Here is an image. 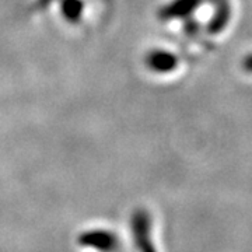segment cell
Segmentation results:
<instances>
[{"instance_id": "6da1fadb", "label": "cell", "mask_w": 252, "mask_h": 252, "mask_svg": "<svg viewBox=\"0 0 252 252\" xmlns=\"http://www.w3.org/2000/svg\"><path fill=\"white\" fill-rule=\"evenodd\" d=\"M153 220L146 209H136L130 217V233L137 252H158L152 238Z\"/></svg>"}, {"instance_id": "7a4b0ae2", "label": "cell", "mask_w": 252, "mask_h": 252, "mask_svg": "<svg viewBox=\"0 0 252 252\" xmlns=\"http://www.w3.org/2000/svg\"><path fill=\"white\" fill-rule=\"evenodd\" d=\"M77 243L83 248H91L98 252H117L121 248L119 237L104 228H94L81 233Z\"/></svg>"}, {"instance_id": "3957f363", "label": "cell", "mask_w": 252, "mask_h": 252, "mask_svg": "<svg viewBox=\"0 0 252 252\" xmlns=\"http://www.w3.org/2000/svg\"><path fill=\"white\" fill-rule=\"evenodd\" d=\"M149 67L157 73H167L174 70L178 64V58L168 51L156 49L147 58Z\"/></svg>"}, {"instance_id": "277c9868", "label": "cell", "mask_w": 252, "mask_h": 252, "mask_svg": "<svg viewBox=\"0 0 252 252\" xmlns=\"http://www.w3.org/2000/svg\"><path fill=\"white\" fill-rule=\"evenodd\" d=\"M200 1L202 0H174L162 9L161 17L165 20L185 17L198 7Z\"/></svg>"}, {"instance_id": "5b68a950", "label": "cell", "mask_w": 252, "mask_h": 252, "mask_svg": "<svg viewBox=\"0 0 252 252\" xmlns=\"http://www.w3.org/2000/svg\"><path fill=\"white\" fill-rule=\"evenodd\" d=\"M216 4V14L210 21V31L219 32L227 26V21L230 18V4L228 0H213Z\"/></svg>"}, {"instance_id": "8992f818", "label": "cell", "mask_w": 252, "mask_h": 252, "mask_svg": "<svg viewBox=\"0 0 252 252\" xmlns=\"http://www.w3.org/2000/svg\"><path fill=\"white\" fill-rule=\"evenodd\" d=\"M243 67H244V70H247V72L252 73V54L248 55V56H247V58L244 59Z\"/></svg>"}]
</instances>
